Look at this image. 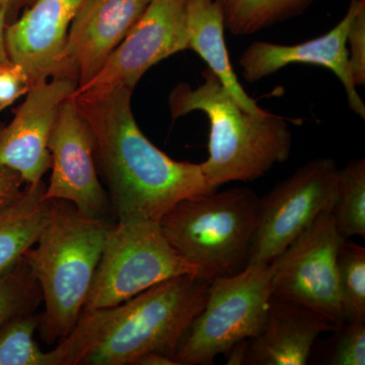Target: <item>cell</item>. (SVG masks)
Returning a JSON list of instances; mask_svg holds the SVG:
<instances>
[{
  "instance_id": "cell-13",
  "label": "cell",
  "mask_w": 365,
  "mask_h": 365,
  "mask_svg": "<svg viewBox=\"0 0 365 365\" xmlns=\"http://www.w3.org/2000/svg\"><path fill=\"white\" fill-rule=\"evenodd\" d=\"M150 1L86 0L69 28L53 78L73 79L78 88L90 83L130 32Z\"/></svg>"
},
{
  "instance_id": "cell-19",
  "label": "cell",
  "mask_w": 365,
  "mask_h": 365,
  "mask_svg": "<svg viewBox=\"0 0 365 365\" xmlns=\"http://www.w3.org/2000/svg\"><path fill=\"white\" fill-rule=\"evenodd\" d=\"M225 29L235 36L259 32L297 16L313 0H218Z\"/></svg>"
},
{
  "instance_id": "cell-3",
  "label": "cell",
  "mask_w": 365,
  "mask_h": 365,
  "mask_svg": "<svg viewBox=\"0 0 365 365\" xmlns=\"http://www.w3.org/2000/svg\"><path fill=\"white\" fill-rule=\"evenodd\" d=\"M203 83L192 88L179 83L170 93L173 119L200 111L210 123L204 176L217 190L230 182H252L287 162L292 135L287 119L267 111L252 114L242 109L210 69Z\"/></svg>"
},
{
  "instance_id": "cell-2",
  "label": "cell",
  "mask_w": 365,
  "mask_h": 365,
  "mask_svg": "<svg viewBox=\"0 0 365 365\" xmlns=\"http://www.w3.org/2000/svg\"><path fill=\"white\" fill-rule=\"evenodd\" d=\"M209 284L194 274L178 276L117 306L83 311L50 350L53 365H135L148 353L174 359L205 306Z\"/></svg>"
},
{
  "instance_id": "cell-17",
  "label": "cell",
  "mask_w": 365,
  "mask_h": 365,
  "mask_svg": "<svg viewBox=\"0 0 365 365\" xmlns=\"http://www.w3.org/2000/svg\"><path fill=\"white\" fill-rule=\"evenodd\" d=\"M186 26L189 49L195 51L207 63L208 69L217 76L235 102L252 114L265 112L246 93L230 63L220 1L186 0Z\"/></svg>"
},
{
  "instance_id": "cell-8",
  "label": "cell",
  "mask_w": 365,
  "mask_h": 365,
  "mask_svg": "<svg viewBox=\"0 0 365 365\" xmlns=\"http://www.w3.org/2000/svg\"><path fill=\"white\" fill-rule=\"evenodd\" d=\"M344 237L332 211L322 213L270 264L272 294L344 325L338 282L337 255Z\"/></svg>"
},
{
  "instance_id": "cell-6",
  "label": "cell",
  "mask_w": 365,
  "mask_h": 365,
  "mask_svg": "<svg viewBox=\"0 0 365 365\" xmlns=\"http://www.w3.org/2000/svg\"><path fill=\"white\" fill-rule=\"evenodd\" d=\"M269 264L215 278L207 299L175 355L178 365H210L242 341L260 335L272 297Z\"/></svg>"
},
{
  "instance_id": "cell-26",
  "label": "cell",
  "mask_w": 365,
  "mask_h": 365,
  "mask_svg": "<svg viewBox=\"0 0 365 365\" xmlns=\"http://www.w3.org/2000/svg\"><path fill=\"white\" fill-rule=\"evenodd\" d=\"M32 83L25 69L9 61L0 66V110H6L18 98L26 95L32 88Z\"/></svg>"
},
{
  "instance_id": "cell-9",
  "label": "cell",
  "mask_w": 365,
  "mask_h": 365,
  "mask_svg": "<svg viewBox=\"0 0 365 365\" xmlns=\"http://www.w3.org/2000/svg\"><path fill=\"white\" fill-rule=\"evenodd\" d=\"M338 172L332 158H314L260 198L248 265L270 264L322 213L332 211Z\"/></svg>"
},
{
  "instance_id": "cell-7",
  "label": "cell",
  "mask_w": 365,
  "mask_h": 365,
  "mask_svg": "<svg viewBox=\"0 0 365 365\" xmlns=\"http://www.w3.org/2000/svg\"><path fill=\"white\" fill-rule=\"evenodd\" d=\"M188 274L200 276L168 242L160 222L119 220L106 242L83 311L117 306L163 281Z\"/></svg>"
},
{
  "instance_id": "cell-32",
  "label": "cell",
  "mask_w": 365,
  "mask_h": 365,
  "mask_svg": "<svg viewBox=\"0 0 365 365\" xmlns=\"http://www.w3.org/2000/svg\"><path fill=\"white\" fill-rule=\"evenodd\" d=\"M1 112H2V110H0V113H1Z\"/></svg>"
},
{
  "instance_id": "cell-14",
  "label": "cell",
  "mask_w": 365,
  "mask_h": 365,
  "mask_svg": "<svg viewBox=\"0 0 365 365\" xmlns=\"http://www.w3.org/2000/svg\"><path fill=\"white\" fill-rule=\"evenodd\" d=\"M359 2L360 0H351L344 18L332 30L316 39L297 45L256 41L240 57L242 78L255 83L292 63L325 67L333 71L344 86L350 109L364 119L365 105L353 83L347 49L348 30Z\"/></svg>"
},
{
  "instance_id": "cell-27",
  "label": "cell",
  "mask_w": 365,
  "mask_h": 365,
  "mask_svg": "<svg viewBox=\"0 0 365 365\" xmlns=\"http://www.w3.org/2000/svg\"><path fill=\"white\" fill-rule=\"evenodd\" d=\"M23 179L18 173L9 169V168L0 167V206L14 200L23 189Z\"/></svg>"
},
{
  "instance_id": "cell-31",
  "label": "cell",
  "mask_w": 365,
  "mask_h": 365,
  "mask_svg": "<svg viewBox=\"0 0 365 365\" xmlns=\"http://www.w3.org/2000/svg\"><path fill=\"white\" fill-rule=\"evenodd\" d=\"M9 6V24L18 18L19 13L30 6L35 0H6Z\"/></svg>"
},
{
  "instance_id": "cell-4",
  "label": "cell",
  "mask_w": 365,
  "mask_h": 365,
  "mask_svg": "<svg viewBox=\"0 0 365 365\" xmlns=\"http://www.w3.org/2000/svg\"><path fill=\"white\" fill-rule=\"evenodd\" d=\"M39 239L24 259L42 292L41 339L54 345L78 323L106 242L116 222L90 217L71 203L51 200Z\"/></svg>"
},
{
  "instance_id": "cell-28",
  "label": "cell",
  "mask_w": 365,
  "mask_h": 365,
  "mask_svg": "<svg viewBox=\"0 0 365 365\" xmlns=\"http://www.w3.org/2000/svg\"><path fill=\"white\" fill-rule=\"evenodd\" d=\"M9 24V6L6 0H0V66L9 61L6 49V30Z\"/></svg>"
},
{
  "instance_id": "cell-20",
  "label": "cell",
  "mask_w": 365,
  "mask_h": 365,
  "mask_svg": "<svg viewBox=\"0 0 365 365\" xmlns=\"http://www.w3.org/2000/svg\"><path fill=\"white\" fill-rule=\"evenodd\" d=\"M334 222L344 239L365 237V160H352L338 172Z\"/></svg>"
},
{
  "instance_id": "cell-24",
  "label": "cell",
  "mask_w": 365,
  "mask_h": 365,
  "mask_svg": "<svg viewBox=\"0 0 365 365\" xmlns=\"http://www.w3.org/2000/svg\"><path fill=\"white\" fill-rule=\"evenodd\" d=\"M337 340L327 364L331 365L365 364V321L349 322L339 327Z\"/></svg>"
},
{
  "instance_id": "cell-23",
  "label": "cell",
  "mask_w": 365,
  "mask_h": 365,
  "mask_svg": "<svg viewBox=\"0 0 365 365\" xmlns=\"http://www.w3.org/2000/svg\"><path fill=\"white\" fill-rule=\"evenodd\" d=\"M42 292L25 259L0 279V329L21 314L36 313Z\"/></svg>"
},
{
  "instance_id": "cell-18",
  "label": "cell",
  "mask_w": 365,
  "mask_h": 365,
  "mask_svg": "<svg viewBox=\"0 0 365 365\" xmlns=\"http://www.w3.org/2000/svg\"><path fill=\"white\" fill-rule=\"evenodd\" d=\"M45 190L43 181L26 185L14 200L0 206V279L39 239L52 206Z\"/></svg>"
},
{
  "instance_id": "cell-12",
  "label": "cell",
  "mask_w": 365,
  "mask_h": 365,
  "mask_svg": "<svg viewBox=\"0 0 365 365\" xmlns=\"http://www.w3.org/2000/svg\"><path fill=\"white\" fill-rule=\"evenodd\" d=\"M76 88V81L60 76L32 86L11 123L0 129V167L18 173L26 185L42 182L51 167L48 143L53 125Z\"/></svg>"
},
{
  "instance_id": "cell-5",
  "label": "cell",
  "mask_w": 365,
  "mask_h": 365,
  "mask_svg": "<svg viewBox=\"0 0 365 365\" xmlns=\"http://www.w3.org/2000/svg\"><path fill=\"white\" fill-rule=\"evenodd\" d=\"M259 200L247 187L216 190L177 203L163 216L160 227L173 248L211 282L248 265Z\"/></svg>"
},
{
  "instance_id": "cell-10",
  "label": "cell",
  "mask_w": 365,
  "mask_h": 365,
  "mask_svg": "<svg viewBox=\"0 0 365 365\" xmlns=\"http://www.w3.org/2000/svg\"><path fill=\"white\" fill-rule=\"evenodd\" d=\"M48 148L52 173L45 198L67 201L90 217L109 218L111 204L98 179L93 133L71 97L60 107Z\"/></svg>"
},
{
  "instance_id": "cell-11",
  "label": "cell",
  "mask_w": 365,
  "mask_h": 365,
  "mask_svg": "<svg viewBox=\"0 0 365 365\" xmlns=\"http://www.w3.org/2000/svg\"><path fill=\"white\" fill-rule=\"evenodd\" d=\"M188 49L186 0H150L97 76L76 91L114 86L133 90L151 67Z\"/></svg>"
},
{
  "instance_id": "cell-1",
  "label": "cell",
  "mask_w": 365,
  "mask_h": 365,
  "mask_svg": "<svg viewBox=\"0 0 365 365\" xmlns=\"http://www.w3.org/2000/svg\"><path fill=\"white\" fill-rule=\"evenodd\" d=\"M125 86L74 91L71 96L90 126L97 168L119 220L160 222L177 203L216 191L201 163L178 162L144 135Z\"/></svg>"
},
{
  "instance_id": "cell-21",
  "label": "cell",
  "mask_w": 365,
  "mask_h": 365,
  "mask_svg": "<svg viewBox=\"0 0 365 365\" xmlns=\"http://www.w3.org/2000/svg\"><path fill=\"white\" fill-rule=\"evenodd\" d=\"M338 282L345 323L365 321V248L346 239L337 255Z\"/></svg>"
},
{
  "instance_id": "cell-25",
  "label": "cell",
  "mask_w": 365,
  "mask_h": 365,
  "mask_svg": "<svg viewBox=\"0 0 365 365\" xmlns=\"http://www.w3.org/2000/svg\"><path fill=\"white\" fill-rule=\"evenodd\" d=\"M348 62L353 83H365V0H360L347 34Z\"/></svg>"
},
{
  "instance_id": "cell-16",
  "label": "cell",
  "mask_w": 365,
  "mask_h": 365,
  "mask_svg": "<svg viewBox=\"0 0 365 365\" xmlns=\"http://www.w3.org/2000/svg\"><path fill=\"white\" fill-rule=\"evenodd\" d=\"M337 329L311 309L272 295L265 327L248 343L245 364L306 365L319 336Z\"/></svg>"
},
{
  "instance_id": "cell-15",
  "label": "cell",
  "mask_w": 365,
  "mask_h": 365,
  "mask_svg": "<svg viewBox=\"0 0 365 365\" xmlns=\"http://www.w3.org/2000/svg\"><path fill=\"white\" fill-rule=\"evenodd\" d=\"M86 0H35L7 24L9 59L20 64L32 86L56 73L67 34Z\"/></svg>"
},
{
  "instance_id": "cell-30",
  "label": "cell",
  "mask_w": 365,
  "mask_h": 365,
  "mask_svg": "<svg viewBox=\"0 0 365 365\" xmlns=\"http://www.w3.org/2000/svg\"><path fill=\"white\" fill-rule=\"evenodd\" d=\"M135 365H178L174 359L160 353H148L137 360Z\"/></svg>"
},
{
  "instance_id": "cell-22",
  "label": "cell",
  "mask_w": 365,
  "mask_h": 365,
  "mask_svg": "<svg viewBox=\"0 0 365 365\" xmlns=\"http://www.w3.org/2000/svg\"><path fill=\"white\" fill-rule=\"evenodd\" d=\"M40 314H21L0 329V365H52L50 353L35 341Z\"/></svg>"
},
{
  "instance_id": "cell-29",
  "label": "cell",
  "mask_w": 365,
  "mask_h": 365,
  "mask_svg": "<svg viewBox=\"0 0 365 365\" xmlns=\"http://www.w3.org/2000/svg\"><path fill=\"white\" fill-rule=\"evenodd\" d=\"M248 340L237 343L227 353L228 365H242L246 360Z\"/></svg>"
}]
</instances>
